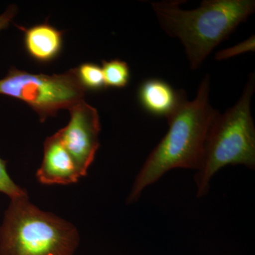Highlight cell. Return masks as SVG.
Returning <instances> with one entry per match:
<instances>
[{"instance_id":"obj_1","label":"cell","mask_w":255,"mask_h":255,"mask_svg":"<svg viewBox=\"0 0 255 255\" xmlns=\"http://www.w3.org/2000/svg\"><path fill=\"white\" fill-rule=\"evenodd\" d=\"M209 92L207 75L201 82L194 100H188L186 94L177 108L166 118L168 131L137 174L127 197L128 204L138 201L147 187L172 169H199L208 132L220 113L210 103Z\"/></svg>"},{"instance_id":"obj_2","label":"cell","mask_w":255,"mask_h":255,"mask_svg":"<svg viewBox=\"0 0 255 255\" xmlns=\"http://www.w3.org/2000/svg\"><path fill=\"white\" fill-rule=\"evenodd\" d=\"M178 0L151 2L159 25L184 46L192 70L255 12V0H204L194 9H183Z\"/></svg>"},{"instance_id":"obj_3","label":"cell","mask_w":255,"mask_h":255,"mask_svg":"<svg viewBox=\"0 0 255 255\" xmlns=\"http://www.w3.org/2000/svg\"><path fill=\"white\" fill-rule=\"evenodd\" d=\"M255 90L252 73L237 103L219 113L210 128L200 167L194 177L197 198L208 195L211 179L226 166L255 169V127L251 114Z\"/></svg>"},{"instance_id":"obj_4","label":"cell","mask_w":255,"mask_h":255,"mask_svg":"<svg viewBox=\"0 0 255 255\" xmlns=\"http://www.w3.org/2000/svg\"><path fill=\"white\" fill-rule=\"evenodd\" d=\"M79 243L72 223L41 211L28 196L11 199L0 226V255H74Z\"/></svg>"},{"instance_id":"obj_5","label":"cell","mask_w":255,"mask_h":255,"mask_svg":"<svg viewBox=\"0 0 255 255\" xmlns=\"http://www.w3.org/2000/svg\"><path fill=\"white\" fill-rule=\"evenodd\" d=\"M86 91L79 80L77 68L48 75L13 67L0 80V95L22 101L38 114L41 122L84 100Z\"/></svg>"},{"instance_id":"obj_6","label":"cell","mask_w":255,"mask_h":255,"mask_svg":"<svg viewBox=\"0 0 255 255\" xmlns=\"http://www.w3.org/2000/svg\"><path fill=\"white\" fill-rule=\"evenodd\" d=\"M70 122L58 130L61 141L78 166L81 177L89 167L100 147V116L95 107L80 101L69 109Z\"/></svg>"},{"instance_id":"obj_7","label":"cell","mask_w":255,"mask_h":255,"mask_svg":"<svg viewBox=\"0 0 255 255\" xmlns=\"http://www.w3.org/2000/svg\"><path fill=\"white\" fill-rule=\"evenodd\" d=\"M43 150V162L36 172L37 179L41 184L68 185L76 183L82 177L58 132L47 137Z\"/></svg>"},{"instance_id":"obj_8","label":"cell","mask_w":255,"mask_h":255,"mask_svg":"<svg viewBox=\"0 0 255 255\" xmlns=\"http://www.w3.org/2000/svg\"><path fill=\"white\" fill-rule=\"evenodd\" d=\"M186 92L175 90L167 82L149 79L141 83L137 92L142 108L152 115L167 118L177 108Z\"/></svg>"},{"instance_id":"obj_9","label":"cell","mask_w":255,"mask_h":255,"mask_svg":"<svg viewBox=\"0 0 255 255\" xmlns=\"http://www.w3.org/2000/svg\"><path fill=\"white\" fill-rule=\"evenodd\" d=\"M24 33V46L31 58L46 63L56 59L61 53L63 32L44 23L30 28L18 26Z\"/></svg>"},{"instance_id":"obj_10","label":"cell","mask_w":255,"mask_h":255,"mask_svg":"<svg viewBox=\"0 0 255 255\" xmlns=\"http://www.w3.org/2000/svg\"><path fill=\"white\" fill-rule=\"evenodd\" d=\"M101 68L106 87L120 89L128 85L130 78V68L124 60H102Z\"/></svg>"},{"instance_id":"obj_11","label":"cell","mask_w":255,"mask_h":255,"mask_svg":"<svg viewBox=\"0 0 255 255\" xmlns=\"http://www.w3.org/2000/svg\"><path fill=\"white\" fill-rule=\"evenodd\" d=\"M80 82L85 90H97L106 88L103 73L100 65L85 63L77 68Z\"/></svg>"},{"instance_id":"obj_12","label":"cell","mask_w":255,"mask_h":255,"mask_svg":"<svg viewBox=\"0 0 255 255\" xmlns=\"http://www.w3.org/2000/svg\"><path fill=\"white\" fill-rule=\"evenodd\" d=\"M0 193L9 196L10 199L28 196L24 189L13 182L6 170V161L0 157Z\"/></svg>"},{"instance_id":"obj_13","label":"cell","mask_w":255,"mask_h":255,"mask_svg":"<svg viewBox=\"0 0 255 255\" xmlns=\"http://www.w3.org/2000/svg\"><path fill=\"white\" fill-rule=\"evenodd\" d=\"M255 50V36H251L246 41L238 43L236 46L231 47L228 49L221 50L216 55V59L221 60L228 59L231 57L246 53V52Z\"/></svg>"},{"instance_id":"obj_14","label":"cell","mask_w":255,"mask_h":255,"mask_svg":"<svg viewBox=\"0 0 255 255\" xmlns=\"http://www.w3.org/2000/svg\"><path fill=\"white\" fill-rule=\"evenodd\" d=\"M18 12V7L15 4H10L2 14H0V31L9 26V23Z\"/></svg>"}]
</instances>
